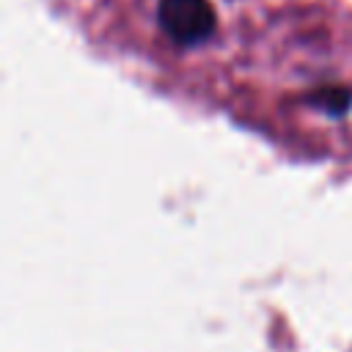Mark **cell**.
I'll list each match as a JSON object with an SVG mask.
<instances>
[{
    "instance_id": "1",
    "label": "cell",
    "mask_w": 352,
    "mask_h": 352,
    "mask_svg": "<svg viewBox=\"0 0 352 352\" xmlns=\"http://www.w3.org/2000/svg\"><path fill=\"white\" fill-rule=\"evenodd\" d=\"M157 22L179 47L204 44L217 30V14L209 0H160Z\"/></svg>"
}]
</instances>
